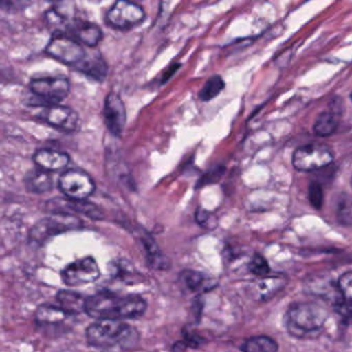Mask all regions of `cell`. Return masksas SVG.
I'll return each instance as SVG.
<instances>
[{
    "label": "cell",
    "mask_w": 352,
    "mask_h": 352,
    "mask_svg": "<svg viewBox=\"0 0 352 352\" xmlns=\"http://www.w3.org/2000/svg\"><path fill=\"white\" fill-rule=\"evenodd\" d=\"M147 309V302L137 294L119 296L115 292H100L88 296L85 313L92 318L137 319L143 316Z\"/></svg>",
    "instance_id": "6da1fadb"
},
{
    "label": "cell",
    "mask_w": 352,
    "mask_h": 352,
    "mask_svg": "<svg viewBox=\"0 0 352 352\" xmlns=\"http://www.w3.org/2000/svg\"><path fill=\"white\" fill-rule=\"evenodd\" d=\"M327 319V310L320 305L296 302L286 313V329L292 337L312 339L320 335Z\"/></svg>",
    "instance_id": "7a4b0ae2"
},
{
    "label": "cell",
    "mask_w": 352,
    "mask_h": 352,
    "mask_svg": "<svg viewBox=\"0 0 352 352\" xmlns=\"http://www.w3.org/2000/svg\"><path fill=\"white\" fill-rule=\"evenodd\" d=\"M86 339L89 345L107 348L133 345L139 339V333L122 320L100 319L86 329Z\"/></svg>",
    "instance_id": "3957f363"
},
{
    "label": "cell",
    "mask_w": 352,
    "mask_h": 352,
    "mask_svg": "<svg viewBox=\"0 0 352 352\" xmlns=\"http://www.w3.org/2000/svg\"><path fill=\"white\" fill-rule=\"evenodd\" d=\"M80 218L69 214H53L49 217L43 218L30 232V241L32 244L44 245L49 239L63 232L81 228Z\"/></svg>",
    "instance_id": "277c9868"
},
{
    "label": "cell",
    "mask_w": 352,
    "mask_h": 352,
    "mask_svg": "<svg viewBox=\"0 0 352 352\" xmlns=\"http://www.w3.org/2000/svg\"><path fill=\"white\" fill-rule=\"evenodd\" d=\"M333 150L323 144H308L294 151L292 166L300 172H313L329 166L333 162Z\"/></svg>",
    "instance_id": "5b68a950"
},
{
    "label": "cell",
    "mask_w": 352,
    "mask_h": 352,
    "mask_svg": "<svg viewBox=\"0 0 352 352\" xmlns=\"http://www.w3.org/2000/svg\"><path fill=\"white\" fill-rule=\"evenodd\" d=\"M58 187L67 199L86 201L96 191V183L84 170L72 168L60 175Z\"/></svg>",
    "instance_id": "8992f818"
},
{
    "label": "cell",
    "mask_w": 352,
    "mask_h": 352,
    "mask_svg": "<svg viewBox=\"0 0 352 352\" xmlns=\"http://www.w3.org/2000/svg\"><path fill=\"white\" fill-rule=\"evenodd\" d=\"M46 53L56 60L69 65H77L86 56L82 45L73 36L56 32L46 47Z\"/></svg>",
    "instance_id": "52a82bcc"
},
{
    "label": "cell",
    "mask_w": 352,
    "mask_h": 352,
    "mask_svg": "<svg viewBox=\"0 0 352 352\" xmlns=\"http://www.w3.org/2000/svg\"><path fill=\"white\" fill-rule=\"evenodd\" d=\"M30 88L36 98L45 102V106H53L69 96L71 84L65 78H36L30 81Z\"/></svg>",
    "instance_id": "ba28073f"
},
{
    "label": "cell",
    "mask_w": 352,
    "mask_h": 352,
    "mask_svg": "<svg viewBox=\"0 0 352 352\" xmlns=\"http://www.w3.org/2000/svg\"><path fill=\"white\" fill-rule=\"evenodd\" d=\"M107 22L116 30H129L145 19V12L141 6L120 0L113 5L107 13Z\"/></svg>",
    "instance_id": "9c48e42d"
},
{
    "label": "cell",
    "mask_w": 352,
    "mask_h": 352,
    "mask_svg": "<svg viewBox=\"0 0 352 352\" xmlns=\"http://www.w3.org/2000/svg\"><path fill=\"white\" fill-rule=\"evenodd\" d=\"M100 271L94 257L78 259L67 265L61 272L63 283L69 286H81L92 283L100 278Z\"/></svg>",
    "instance_id": "30bf717a"
},
{
    "label": "cell",
    "mask_w": 352,
    "mask_h": 352,
    "mask_svg": "<svg viewBox=\"0 0 352 352\" xmlns=\"http://www.w3.org/2000/svg\"><path fill=\"white\" fill-rule=\"evenodd\" d=\"M38 116L51 126L65 131H75L79 121V116L73 109L58 104L43 107Z\"/></svg>",
    "instance_id": "8fae6325"
},
{
    "label": "cell",
    "mask_w": 352,
    "mask_h": 352,
    "mask_svg": "<svg viewBox=\"0 0 352 352\" xmlns=\"http://www.w3.org/2000/svg\"><path fill=\"white\" fill-rule=\"evenodd\" d=\"M104 118L107 129L115 137H119L126 124L124 104L118 94L111 92L104 100Z\"/></svg>",
    "instance_id": "7c38bea8"
},
{
    "label": "cell",
    "mask_w": 352,
    "mask_h": 352,
    "mask_svg": "<svg viewBox=\"0 0 352 352\" xmlns=\"http://www.w3.org/2000/svg\"><path fill=\"white\" fill-rule=\"evenodd\" d=\"M48 205L49 209L53 212V214H69V215L81 214L94 220L104 218V214L100 211V208L87 201H75L67 197L65 199L56 197L49 201Z\"/></svg>",
    "instance_id": "4fadbf2b"
},
{
    "label": "cell",
    "mask_w": 352,
    "mask_h": 352,
    "mask_svg": "<svg viewBox=\"0 0 352 352\" xmlns=\"http://www.w3.org/2000/svg\"><path fill=\"white\" fill-rule=\"evenodd\" d=\"M69 154L53 149H40L34 153V162L41 170L55 172L63 170L69 164Z\"/></svg>",
    "instance_id": "5bb4252c"
},
{
    "label": "cell",
    "mask_w": 352,
    "mask_h": 352,
    "mask_svg": "<svg viewBox=\"0 0 352 352\" xmlns=\"http://www.w3.org/2000/svg\"><path fill=\"white\" fill-rule=\"evenodd\" d=\"M69 30L75 40H77L80 44L85 45L90 48L98 46L102 38V30L90 22L78 20L72 24Z\"/></svg>",
    "instance_id": "9a60e30c"
},
{
    "label": "cell",
    "mask_w": 352,
    "mask_h": 352,
    "mask_svg": "<svg viewBox=\"0 0 352 352\" xmlns=\"http://www.w3.org/2000/svg\"><path fill=\"white\" fill-rule=\"evenodd\" d=\"M78 71L96 81H102L108 74V65L100 54H86L83 60L75 65Z\"/></svg>",
    "instance_id": "2e32d148"
},
{
    "label": "cell",
    "mask_w": 352,
    "mask_h": 352,
    "mask_svg": "<svg viewBox=\"0 0 352 352\" xmlns=\"http://www.w3.org/2000/svg\"><path fill=\"white\" fill-rule=\"evenodd\" d=\"M56 300L57 305L69 316L85 312L87 298H84L82 294H78V292L60 290L57 294Z\"/></svg>",
    "instance_id": "e0dca14e"
},
{
    "label": "cell",
    "mask_w": 352,
    "mask_h": 352,
    "mask_svg": "<svg viewBox=\"0 0 352 352\" xmlns=\"http://www.w3.org/2000/svg\"><path fill=\"white\" fill-rule=\"evenodd\" d=\"M286 279L284 277H263L255 283V296L257 300H267L277 294L285 286Z\"/></svg>",
    "instance_id": "ac0fdd59"
},
{
    "label": "cell",
    "mask_w": 352,
    "mask_h": 352,
    "mask_svg": "<svg viewBox=\"0 0 352 352\" xmlns=\"http://www.w3.org/2000/svg\"><path fill=\"white\" fill-rule=\"evenodd\" d=\"M24 184L30 192L40 195V193L48 192L52 189L53 179L48 172L40 168V170L28 173L24 178Z\"/></svg>",
    "instance_id": "d6986e66"
},
{
    "label": "cell",
    "mask_w": 352,
    "mask_h": 352,
    "mask_svg": "<svg viewBox=\"0 0 352 352\" xmlns=\"http://www.w3.org/2000/svg\"><path fill=\"white\" fill-rule=\"evenodd\" d=\"M181 280L184 285L192 292H207L215 286V283L201 272L186 270L181 274Z\"/></svg>",
    "instance_id": "ffe728a7"
},
{
    "label": "cell",
    "mask_w": 352,
    "mask_h": 352,
    "mask_svg": "<svg viewBox=\"0 0 352 352\" xmlns=\"http://www.w3.org/2000/svg\"><path fill=\"white\" fill-rule=\"evenodd\" d=\"M69 316L57 305H43L36 311V322L41 325H59Z\"/></svg>",
    "instance_id": "44dd1931"
},
{
    "label": "cell",
    "mask_w": 352,
    "mask_h": 352,
    "mask_svg": "<svg viewBox=\"0 0 352 352\" xmlns=\"http://www.w3.org/2000/svg\"><path fill=\"white\" fill-rule=\"evenodd\" d=\"M338 123V116L335 112L321 113L313 126L315 135L322 138L333 135L337 131Z\"/></svg>",
    "instance_id": "7402d4cb"
},
{
    "label": "cell",
    "mask_w": 352,
    "mask_h": 352,
    "mask_svg": "<svg viewBox=\"0 0 352 352\" xmlns=\"http://www.w3.org/2000/svg\"><path fill=\"white\" fill-rule=\"evenodd\" d=\"M242 349L244 352H278V344L267 336H256L247 340Z\"/></svg>",
    "instance_id": "603a6c76"
},
{
    "label": "cell",
    "mask_w": 352,
    "mask_h": 352,
    "mask_svg": "<svg viewBox=\"0 0 352 352\" xmlns=\"http://www.w3.org/2000/svg\"><path fill=\"white\" fill-rule=\"evenodd\" d=\"M223 88L224 81L222 80V78L218 75L212 76V77L209 78L208 81L206 82L204 87L201 88L199 98H201V100H203V102H209V100L216 98V96L223 90Z\"/></svg>",
    "instance_id": "cb8c5ba5"
},
{
    "label": "cell",
    "mask_w": 352,
    "mask_h": 352,
    "mask_svg": "<svg viewBox=\"0 0 352 352\" xmlns=\"http://www.w3.org/2000/svg\"><path fill=\"white\" fill-rule=\"evenodd\" d=\"M337 286L343 302L352 308V272L343 274L338 280Z\"/></svg>",
    "instance_id": "d4e9b609"
},
{
    "label": "cell",
    "mask_w": 352,
    "mask_h": 352,
    "mask_svg": "<svg viewBox=\"0 0 352 352\" xmlns=\"http://www.w3.org/2000/svg\"><path fill=\"white\" fill-rule=\"evenodd\" d=\"M144 245H145L146 251L149 255L150 263L155 267H166V261H162V255L160 249L156 246L155 242L151 236H145L143 239Z\"/></svg>",
    "instance_id": "484cf974"
},
{
    "label": "cell",
    "mask_w": 352,
    "mask_h": 352,
    "mask_svg": "<svg viewBox=\"0 0 352 352\" xmlns=\"http://www.w3.org/2000/svg\"><path fill=\"white\" fill-rule=\"evenodd\" d=\"M249 270L257 277H267L269 275L270 265L265 257L255 255L249 263Z\"/></svg>",
    "instance_id": "4316f807"
},
{
    "label": "cell",
    "mask_w": 352,
    "mask_h": 352,
    "mask_svg": "<svg viewBox=\"0 0 352 352\" xmlns=\"http://www.w3.org/2000/svg\"><path fill=\"white\" fill-rule=\"evenodd\" d=\"M309 201L315 209H320L323 205V190L319 183L312 182L309 185Z\"/></svg>",
    "instance_id": "83f0119b"
},
{
    "label": "cell",
    "mask_w": 352,
    "mask_h": 352,
    "mask_svg": "<svg viewBox=\"0 0 352 352\" xmlns=\"http://www.w3.org/2000/svg\"><path fill=\"white\" fill-rule=\"evenodd\" d=\"M224 168H214L212 172L208 173L204 176V178L201 179V183L203 185L206 184H211V183H216V181L219 180L220 177L223 175Z\"/></svg>",
    "instance_id": "f1b7e54d"
},
{
    "label": "cell",
    "mask_w": 352,
    "mask_h": 352,
    "mask_svg": "<svg viewBox=\"0 0 352 352\" xmlns=\"http://www.w3.org/2000/svg\"><path fill=\"white\" fill-rule=\"evenodd\" d=\"M197 223L201 224L203 226H209L210 222L212 221V218H213V215L210 214L209 212L205 211V210H197Z\"/></svg>",
    "instance_id": "f546056e"
},
{
    "label": "cell",
    "mask_w": 352,
    "mask_h": 352,
    "mask_svg": "<svg viewBox=\"0 0 352 352\" xmlns=\"http://www.w3.org/2000/svg\"><path fill=\"white\" fill-rule=\"evenodd\" d=\"M179 67H180V65H174L172 67H168V71L164 73V78H162V83L168 81L177 71H178Z\"/></svg>",
    "instance_id": "4dcf8cb0"
},
{
    "label": "cell",
    "mask_w": 352,
    "mask_h": 352,
    "mask_svg": "<svg viewBox=\"0 0 352 352\" xmlns=\"http://www.w3.org/2000/svg\"><path fill=\"white\" fill-rule=\"evenodd\" d=\"M351 100H352V94H351Z\"/></svg>",
    "instance_id": "1f68e13d"
},
{
    "label": "cell",
    "mask_w": 352,
    "mask_h": 352,
    "mask_svg": "<svg viewBox=\"0 0 352 352\" xmlns=\"http://www.w3.org/2000/svg\"><path fill=\"white\" fill-rule=\"evenodd\" d=\"M351 183H352V180H351Z\"/></svg>",
    "instance_id": "d6a6232c"
}]
</instances>
